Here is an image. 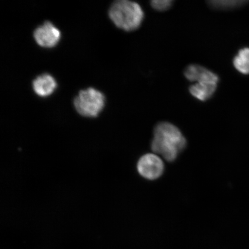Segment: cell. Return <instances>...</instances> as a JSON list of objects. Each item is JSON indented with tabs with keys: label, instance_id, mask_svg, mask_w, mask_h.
I'll return each instance as SVG.
<instances>
[{
	"label": "cell",
	"instance_id": "6da1fadb",
	"mask_svg": "<svg viewBox=\"0 0 249 249\" xmlns=\"http://www.w3.org/2000/svg\"><path fill=\"white\" fill-rule=\"evenodd\" d=\"M186 140L180 130L173 124L161 122L154 130L151 149L169 162L175 160L180 152L186 147Z\"/></svg>",
	"mask_w": 249,
	"mask_h": 249
},
{
	"label": "cell",
	"instance_id": "7a4b0ae2",
	"mask_svg": "<svg viewBox=\"0 0 249 249\" xmlns=\"http://www.w3.org/2000/svg\"><path fill=\"white\" fill-rule=\"evenodd\" d=\"M109 17L116 26L126 31L138 29L144 18V12L138 3L118 0L111 5Z\"/></svg>",
	"mask_w": 249,
	"mask_h": 249
},
{
	"label": "cell",
	"instance_id": "3957f363",
	"mask_svg": "<svg viewBox=\"0 0 249 249\" xmlns=\"http://www.w3.org/2000/svg\"><path fill=\"white\" fill-rule=\"evenodd\" d=\"M105 96L103 93L93 88L82 90L76 96L74 106L77 113L86 117H96L104 109Z\"/></svg>",
	"mask_w": 249,
	"mask_h": 249
},
{
	"label": "cell",
	"instance_id": "277c9868",
	"mask_svg": "<svg viewBox=\"0 0 249 249\" xmlns=\"http://www.w3.org/2000/svg\"><path fill=\"white\" fill-rule=\"evenodd\" d=\"M140 176L148 180H155L162 175L164 164L161 159L155 154H147L140 158L137 165Z\"/></svg>",
	"mask_w": 249,
	"mask_h": 249
},
{
	"label": "cell",
	"instance_id": "5b68a950",
	"mask_svg": "<svg viewBox=\"0 0 249 249\" xmlns=\"http://www.w3.org/2000/svg\"><path fill=\"white\" fill-rule=\"evenodd\" d=\"M61 36V31L50 21L36 28L34 33L37 44L45 48H54L60 42Z\"/></svg>",
	"mask_w": 249,
	"mask_h": 249
},
{
	"label": "cell",
	"instance_id": "8992f818",
	"mask_svg": "<svg viewBox=\"0 0 249 249\" xmlns=\"http://www.w3.org/2000/svg\"><path fill=\"white\" fill-rule=\"evenodd\" d=\"M186 79L196 83H214L219 82L217 74L199 65H189L184 72Z\"/></svg>",
	"mask_w": 249,
	"mask_h": 249
},
{
	"label": "cell",
	"instance_id": "52a82bcc",
	"mask_svg": "<svg viewBox=\"0 0 249 249\" xmlns=\"http://www.w3.org/2000/svg\"><path fill=\"white\" fill-rule=\"evenodd\" d=\"M57 84L51 74H41L33 81V87L34 92L40 97H47L52 94L57 88Z\"/></svg>",
	"mask_w": 249,
	"mask_h": 249
},
{
	"label": "cell",
	"instance_id": "ba28073f",
	"mask_svg": "<svg viewBox=\"0 0 249 249\" xmlns=\"http://www.w3.org/2000/svg\"><path fill=\"white\" fill-rule=\"evenodd\" d=\"M217 83H196L189 88L190 93L201 101H206L213 96L217 89Z\"/></svg>",
	"mask_w": 249,
	"mask_h": 249
},
{
	"label": "cell",
	"instance_id": "9c48e42d",
	"mask_svg": "<svg viewBox=\"0 0 249 249\" xmlns=\"http://www.w3.org/2000/svg\"><path fill=\"white\" fill-rule=\"evenodd\" d=\"M233 64L239 72L249 74V48H244L239 51L233 59Z\"/></svg>",
	"mask_w": 249,
	"mask_h": 249
},
{
	"label": "cell",
	"instance_id": "30bf717a",
	"mask_svg": "<svg viewBox=\"0 0 249 249\" xmlns=\"http://www.w3.org/2000/svg\"><path fill=\"white\" fill-rule=\"evenodd\" d=\"M248 1H233V0H212L208 1V4L211 8L216 10H229L240 7Z\"/></svg>",
	"mask_w": 249,
	"mask_h": 249
},
{
	"label": "cell",
	"instance_id": "8fae6325",
	"mask_svg": "<svg viewBox=\"0 0 249 249\" xmlns=\"http://www.w3.org/2000/svg\"><path fill=\"white\" fill-rule=\"evenodd\" d=\"M173 2L171 0H153L151 2V5L155 10L162 12L170 9Z\"/></svg>",
	"mask_w": 249,
	"mask_h": 249
}]
</instances>
